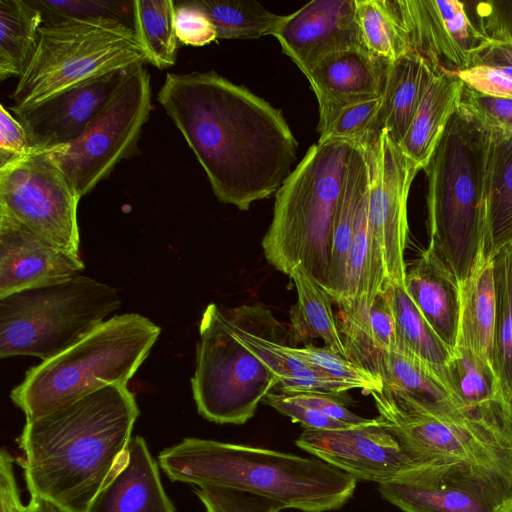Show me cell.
Here are the masks:
<instances>
[{
    "label": "cell",
    "mask_w": 512,
    "mask_h": 512,
    "mask_svg": "<svg viewBox=\"0 0 512 512\" xmlns=\"http://www.w3.org/2000/svg\"><path fill=\"white\" fill-rule=\"evenodd\" d=\"M157 101L219 201L247 211L289 177L297 141L280 109L214 71L167 73Z\"/></svg>",
    "instance_id": "cell-1"
},
{
    "label": "cell",
    "mask_w": 512,
    "mask_h": 512,
    "mask_svg": "<svg viewBox=\"0 0 512 512\" xmlns=\"http://www.w3.org/2000/svg\"><path fill=\"white\" fill-rule=\"evenodd\" d=\"M139 416L126 384L100 388L44 416L26 420L18 438L29 493L70 512H88L126 462Z\"/></svg>",
    "instance_id": "cell-2"
},
{
    "label": "cell",
    "mask_w": 512,
    "mask_h": 512,
    "mask_svg": "<svg viewBox=\"0 0 512 512\" xmlns=\"http://www.w3.org/2000/svg\"><path fill=\"white\" fill-rule=\"evenodd\" d=\"M158 461L172 481L248 493L303 512L337 510L357 486L314 456L211 439L185 438L162 450Z\"/></svg>",
    "instance_id": "cell-3"
},
{
    "label": "cell",
    "mask_w": 512,
    "mask_h": 512,
    "mask_svg": "<svg viewBox=\"0 0 512 512\" xmlns=\"http://www.w3.org/2000/svg\"><path fill=\"white\" fill-rule=\"evenodd\" d=\"M492 130L463 104L450 118L427 165V227L433 246L459 282L484 246L485 174Z\"/></svg>",
    "instance_id": "cell-4"
},
{
    "label": "cell",
    "mask_w": 512,
    "mask_h": 512,
    "mask_svg": "<svg viewBox=\"0 0 512 512\" xmlns=\"http://www.w3.org/2000/svg\"><path fill=\"white\" fill-rule=\"evenodd\" d=\"M356 140L312 145L275 193L263 237L267 262L286 275L302 266L326 291L334 221Z\"/></svg>",
    "instance_id": "cell-5"
},
{
    "label": "cell",
    "mask_w": 512,
    "mask_h": 512,
    "mask_svg": "<svg viewBox=\"0 0 512 512\" xmlns=\"http://www.w3.org/2000/svg\"><path fill=\"white\" fill-rule=\"evenodd\" d=\"M161 328L147 317L115 315L80 341L30 368L11 399L33 420L102 387L126 384L157 341Z\"/></svg>",
    "instance_id": "cell-6"
},
{
    "label": "cell",
    "mask_w": 512,
    "mask_h": 512,
    "mask_svg": "<svg viewBox=\"0 0 512 512\" xmlns=\"http://www.w3.org/2000/svg\"><path fill=\"white\" fill-rule=\"evenodd\" d=\"M146 63L133 27L123 22L69 19L43 23L8 110L30 108L87 79Z\"/></svg>",
    "instance_id": "cell-7"
},
{
    "label": "cell",
    "mask_w": 512,
    "mask_h": 512,
    "mask_svg": "<svg viewBox=\"0 0 512 512\" xmlns=\"http://www.w3.org/2000/svg\"><path fill=\"white\" fill-rule=\"evenodd\" d=\"M120 306L115 288L81 274L0 298V357L50 359Z\"/></svg>",
    "instance_id": "cell-8"
},
{
    "label": "cell",
    "mask_w": 512,
    "mask_h": 512,
    "mask_svg": "<svg viewBox=\"0 0 512 512\" xmlns=\"http://www.w3.org/2000/svg\"><path fill=\"white\" fill-rule=\"evenodd\" d=\"M278 384L275 373L234 335L226 312L209 304L191 379L198 413L218 424H245Z\"/></svg>",
    "instance_id": "cell-9"
},
{
    "label": "cell",
    "mask_w": 512,
    "mask_h": 512,
    "mask_svg": "<svg viewBox=\"0 0 512 512\" xmlns=\"http://www.w3.org/2000/svg\"><path fill=\"white\" fill-rule=\"evenodd\" d=\"M359 140L369 168L370 298L373 300L389 285H404L408 195L422 168L383 128L375 127Z\"/></svg>",
    "instance_id": "cell-10"
},
{
    "label": "cell",
    "mask_w": 512,
    "mask_h": 512,
    "mask_svg": "<svg viewBox=\"0 0 512 512\" xmlns=\"http://www.w3.org/2000/svg\"><path fill=\"white\" fill-rule=\"evenodd\" d=\"M150 75L129 67L107 102L74 141L48 150L81 198L134 153L151 111Z\"/></svg>",
    "instance_id": "cell-11"
},
{
    "label": "cell",
    "mask_w": 512,
    "mask_h": 512,
    "mask_svg": "<svg viewBox=\"0 0 512 512\" xmlns=\"http://www.w3.org/2000/svg\"><path fill=\"white\" fill-rule=\"evenodd\" d=\"M370 395L378 416L418 458L471 463L512 483V422L430 415L404 405L384 387Z\"/></svg>",
    "instance_id": "cell-12"
},
{
    "label": "cell",
    "mask_w": 512,
    "mask_h": 512,
    "mask_svg": "<svg viewBox=\"0 0 512 512\" xmlns=\"http://www.w3.org/2000/svg\"><path fill=\"white\" fill-rule=\"evenodd\" d=\"M80 199L48 150L32 148L0 166V213L76 258Z\"/></svg>",
    "instance_id": "cell-13"
},
{
    "label": "cell",
    "mask_w": 512,
    "mask_h": 512,
    "mask_svg": "<svg viewBox=\"0 0 512 512\" xmlns=\"http://www.w3.org/2000/svg\"><path fill=\"white\" fill-rule=\"evenodd\" d=\"M378 491L403 512H512V483L462 461L424 459L409 483Z\"/></svg>",
    "instance_id": "cell-14"
},
{
    "label": "cell",
    "mask_w": 512,
    "mask_h": 512,
    "mask_svg": "<svg viewBox=\"0 0 512 512\" xmlns=\"http://www.w3.org/2000/svg\"><path fill=\"white\" fill-rule=\"evenodd\" d=\"M296 445L354 479L384 484H406L422 458L411 453L378 416L350 429H305Z\"/></svg>",
    "instance_id": "cell-15"
},
{
    "label": "cell",
    "mask_w": 512,
    "mask_h": 512,
    "mask_svg": "<svg viewBox=\"0 0 512 512\" xmlns=\"http://www.w3.org/2000/svg\"><path fill=\"white\" fill-rule=\"evenodd\" d=\"M409 50L435 69L460 71L479 65L491 41L458 0H385Z\"/></svg>",
    "instance_id": "cell-16"
},
{
    "label": "cell",
    "mask_w": 512,
    "mask_h": 512,
    "mask_svg": "<svg viewBox=\"0 0 512 512\" xmlns=\"http://www.w3.org/2000/svg\"><path fill=\"white\" fill-rule=\"evenodd\" d=\"M272 35L301 72L329 54L366 49L357 20L356 0L310 1L285 15Z\"/></svg>",
    "instance_id": "cell-17"
},
{
    "label": "cell",
    "mask_w": 512,
    "mask_h": 512,
    "mask_svg": "<svg viewBox=\"0 0 512 512\" xmlns=\"http://www.w3.org/2000/svg\"><path fill=\"white\" fill-rule=\"evenodd\" d=\"M128 68L80 82L30 108L12 111L30 145L51 150L76 140L125 77Z\"/></svg>",
    "instance_id": "cell-18"
},
{
    "label": "cell",
    "mask_w": 512,
    "mask_h": 512,
    "mask_svg": "<svg viewBox=\"0 0 512 512\" xmlns=\"http://www.w3.org/2000/svg\"><path fill=\"white\" fill-rule=\"evenodd\" d=\"M83 270L81 258L0 213V298L66 280Z\"/></svg>",
    "instance_id": "cell-19"
},
{
    "label": "cell",
    "mask_w": 512,
    "mask_h": 512,
    "mask_svg": "<svg viewBox=\"0 0 512 512\" xmlns=\"http://www.w3.org/2000/svg\"><path fill=\"white\" fill-rule=\"evenodd\" d=\"M88 512H175L142 437L131 438L125 464L97 494Z\"/></svg>",
    "instance_id": "cell-20"
},
{
    "label": "cell",
    "mask_w": 512,
    "mask_h": 512,
    "mask_svg": "<svg viewBox=\"0 0 512 512\" xmlns=\"http://www.w3.org/2000/svg\"><path fill=\"white\" fill-rule=\"evenodd\" d=\"M404 286L433 330L454 349L460 317L459 281L433 246L428 245L406 271Z\"/></svg>",
    "instance_id": "cell-21"
},
{
    "label": "cell",
    "mask_w": 512,
    "mask_h": 512,
    "mask_svg": "<svg viewBox=\"0 0 512 512\" xmlns=\"http://www.w3.org/2000/svg\"><path fill=\"white\" fill-rule=\"evenodd\" d=\"M378 377L385 389L412 409L439 417H467L436 372L400 343L396 350L383 352Z\"/></svg>",
    "instance_id": "cell-22"
},
{
    "label": "cell",
    "mask_w": 512,
    "mask_h": 512,
    "mask_svg": "<svg viewBox=\"0 0 512 512\" xmlns=\"http://www.w3.org/2000/svg\"><path fill=\"white\" fill-rule=\"evenodd\" d=\"M446 381L468 418L498 425L512 422L493 364L472 349L455 346L446 366Z\"/></svg>",
    "instance_id": "cell-23"
},
{
    "label": "cell",
    "mask_w": 512,
    "mask_h": 512,
    "mask_svg": "<svg viewBox=\"0 0 512 512\" xmlns=\"http://www.w3.org/2000/svg\"><path fill=\"white\" fill-rule=\"evenodd\" d=\"M391 62L366 49L338 51L303 71L316 95L336 100L377 97L383 94Z\"/></svg>",
    "instance_id": "cell-24"
},
{
    "label": "cell",
    "mask_w": 512,
    "mask_h": 512,
    "mask_svg": "<svg viewBox=\"0 0 512 512\" xmlns=\"http://www.w3.org/2000/svg\"><path fill=\"white\" fill-rule=\"evenodd\" d=\"M234 335L278 377L277 391L284 394L323 393L338 395L353 388L314 370L290 354L283 342L249 327L239 307L226 312ZM275 388V389H276Z\"/></svg>",
    "instance_id": "cell-25"
},
{
    "label": "cell",
    "mask_w": 512,
    "mask_h": 512,
    "mask_svg": "<svg viewBox=\"0 0 512 512\" xmlns=\"http://www.w3.org/2000/svg\"><path fill=\"white\" fill-rule=\"evenodd\" d=\"M464 83L453 71L440 68L426 89L401 150L422 170L427 165L450 118L459 108Z\"/></svg>",
    "instance_id": "cell-26"
},
{
    "label": "cell",
    "mask_w": 512,
    "mask_h": 512,
    "mask_svg": "<svg viewBox=\"0 0 512 512\" xmlns=\"http://www.w3.org/2000/svg\"><path fill=\"white\" fill-rule=\"evenodd\" d=\"M435 70L413 50L389 64L377 127L385 129L396 144L407 133Z\"/></svg>",
    "instance_id": "cell-27"
},
{
    "label": "cell",
    "mask_w": 512,
    "mask_h": 512,
    "mask_svg": "<svg viewBox=\"0 0 512 512\" xmlns=\"http://www.w3.org/2000/svg\"><path fill=\"white\" fill-rule=\"evenodd\" d=\"M494 257L481 251L470 275L459 282L458 346L472 349L493 364L496 293Z\"/></svg>",
    "instance_id": "cell-28"
},
{
    "label": "cell",
    "mask_w": 512,
    "mask_h": 512,
    "mask_svg": "<svg viewBox=\"0 0 512 512\" xmlns=\"http://www.w3.org/2000/svg\"><path fill=\"white\" fill-rule=\"evenodd\" d=\"M482 251L495 257L512 244V133L492 131L488 150Z\"/></svg>",
    "instance_id": "cell-29"
},
{
    "label": "cell",
    "mask_w": 512,
    "mask_h": 512,
    "mask_svg": "<svg viewBox=\"0 0 512 512\" xmlns=\"http://www.w3.org/2000/svg\"><path fill=\"white\" fill-rule=\"evenodd\" d=\"M369 185V168L359 139L351 151L332 235L327 293L334 303L346 296L347 262L360 197Z\"/></svg>",
    "instance_id": "cell-30"
},
{
    "label": "cell",
    "mask_w": 512,
    "mask_h": 512,
    "mask_svg": "<svg viewBox=\"0 0 512 512\" xmlns=\"http://www.w3.org/2000/svg\"><path fill=\"white\" fill-rule=\"evenodd\" d=\"M289 277L297 293V301L290 310L291 347L319 338L325 347L346 357L331 296L302 266L295 268Z\"/></svg>",
    "instance_id": "cell-31"
},
{
    "label": "cell",
    "mask_w": 512,
    "mask_h": 512,
    "mask_svg": "<svg viewBox=\"0 0 512 512\" xmlns=\"http://www.w3.org/2000/svg\"><path fill=\"white\" fill-rule=\"evenodd\" d=\"M391 302L399 343L432 368L448 387L446 366L453 349L433 330L404 285H392Z\"/></svg>",
    "instance_id": "cell-32"
},
{
    "label": "cell",
    "mask_w": 512,
    "mask_h": 512,
    "mask_svg": "<svg viewBox=\"0 0 512 512\" xmlns=\"http://www.w3.org/2000/svg\"><path fill=\"white\" fill-rule=\"evenodd\" d=\"M42 24V14L30 0H0L1 81L21 75Z\"/></svg>",
    "instance_id": "cell-33"
},
{
    "label": "cell",
    "mask_w": 512,
    "mask_h": 512,
    "mask_svg": "<svg viewBox=\"0 0 512 512\" xmlns=\"http://www.w3.org/2000/svg\"><path fill=\"white\" fill-rule=\"evenodd\" d=\"M172 0H133V30L147 63L158 69L173 66L177 60L178 39Z\"/></svg>",
    "instance_id": "cell-34"
},
{
    "label": "cell",
    "mask_w": 512,
    "mask_h": 512,
    "mask_svg": "<svg viewBox=\"0 0 512 512\" xmlns=\"http://www.w3.org/2000/svg\"><path fill=\"white\" fill-rule=\"evenodd\" d=\"M496 320L493 366L512 413V244L494 257Z\"/></svg>",
    "instance_id": "cell-35"
},
{
    "label": "cell",
    "mask_w": 512,
    "mask_h": 512,
    "mask_svg": "<svg viewBox=\"0 0 512 512\" xmlns=\"http://www.w3.org/2000/svg\"><path fill=\"white\" fill-rule=\"evenodd\" d=\"M213 23L219 39H257L272 35L285 16L265 9L256 1L194 0Z\"/></svg>",
    "instance_id": "cell-36"
},
{
    "label": "cell",
    "mask_w": 512,
    "mask_h": 512,
    "mask_svg": "<svg viewBox=\"0 0 512 512\" xmlns=\"http://www.w3.org/2000/svg\"><path fill=\"white\" fill-rule=\"evenodd\" d=\"M316 98L319 104V142L357 140L377 127L382 95L352 100Z\"/></svg>",
    "instance_id": "cell-37"
},
{
    "label": "cell",
    "mask_w": 512,
    "mask_h": 512,
    "mask_svg": "<svg viewBox=\"0 0 512 512\" xmlns=\"http://www.w3.org/2000/svg\"><path fill=\"white\" fill-rule=\"evenodd\" d=\"M357 20L366 49L393 62L410 51L385 0H356Z\"/></svg>",
    "instance_id": "cell-38"
},
{
    "label": "cell",
    "mask_w": 512,
    "mask_h": 512,
    "mask_svg": "<svg viewBox=\"0 0 512 512\" xmlns=\"http://www.w3.org/2000/svg\"><path fill=\"white\" fill-rule=\"evenodd\" d=\"M285 348L314 370L353 389L370 394L383 388V383L378 377L327 347L305 344L303 347L285 345Z\"/></svg>",
    "instance_id": "cell-39"
},
{
    "label": "cell",
    "mask_w": 512,
    "mask_h": 512,
    "mask_svg": "<svg viewBox=\"0 0 512 512\" xmlns=\"http://www.w3.org/2000/svg\"><path fill=\"white\" fill-rule=\"evenodd\" d=\"M369 185L363 191L347 262L346 296L344 299L370 298L371 239L368 221ZM343 299V300H344Z\"/></svg>",
    "instance_id": "cell-40"
},
{
    "label": "cell",
    "mask_w": 512,
    "mask_h": 512,
    "mask_svg": "<svg viewBox=\"0 0 512 512\" xmlns=\"http://www.w3.org/2000/svg\"><path fill=\"white\" fill-rule=\"evenodd\" d=\"M43 23L69 19H113L133 27V1L30 0Z\"/></svg>",
    "instance_id": "cell-41"
},
{
    "label": "cell",
    "mask_w": 512,
    "mask_h": 512,
    "mask_svg": "<svg viewBox=\"0 0 512 512\" xmlns=\"http://www.w3.org/2000/svg\"><path fill=\"white\" fill-rule=\"evenodd\" d=\"M194 493L204 512H282L285 509L272 500L228 489L197 486Z\"/></svg>",
    "instance_id": "cell-42"
},
{
    "label": "cell",
    "mask_w": 512,
    "mask_h": 512,
    "mask_svg": "<svg viewBox=\"0 0 512 512\" xmlns=\"http://www.w3.org/2000/svg\"><path fill=\"white\" fill-rule=\"evenodd\" d=\"M16 459L5 449L0 453V512H70L39 495L29 493L27 504L20 498L14 472Z\"/></svg>",
    "instance_id": "cell-43"
},
{
    "label": "cell",
    "mask_w": 512,
    "mask_h": 512,
    "mask_svg": "<svg viewBox=\"0 0 512 512\" xmlns=\"http://www.w3.org/2000/svg\"><path fill=\"white\" fill-rule=\"evenodd\" d=\"M461 104L488 129L512 133V98L487 96L464 84Z\"/></svg>",
    "instance_id": "cell-44"
},
{
    "label": "cell",
    "mask_w": 512,
    "mask_h": 512,
    "mask_svg": "<svg viewBox=\"0 0 512 512\" xmlns=\"http://www.w3.org/2000/svg\"><path fill=\"white\" fill-rule=\"evenodd\" d=\"M174 25L178 41L185 45L204 46L218 39L213 23L194 0L175 3Z\"/></svg>",
    "instance_id": "cell-45"
},
{
    "label": "cell",
    "mask_w": 512,
    "mask_h": 512,
    "mask_svg": "<svg viewBox=\"0 0 512 512\" xmlns=\"http://www.w3.org/2000/svg\"><path fill=\"white\" fill-rule=\"evenodd\" d=\"M263 403L289 417L292 422L311 430H343L358 427L326 416L320 411L292 400L289 395L272 391ZM361 426V425H360Z\"/></svg>",
    "instance_id": "cell-46"
},
{
    "label": "cell",
    "mask_w": 512,
    "mask_h": 512,
    "mask_svg": "<svg viewBox=\"0 0 512 512\" xmlns=\"http://www.w3.org/2000/svg\"><path fill=\"white\" fill-rule=\"evenodd\" d=\"M391 287L387 286L371 303L367 313L368 328L375 346L383 353L399 347L396 322L391 302Z\"/></svg>",
    "instance_id": "cell-47"
},
{
    "label": "cell",
    "mask_w": 512,
    "mask_h": 512,
    "mask_svg": "<svg viewBox=\"0 0 512 512\" xmlns=\"http://www.w3.org/2000/svg\"><path fill=\"white\" fill-rule=\"evenodd\" d=\"M475 24L492 43L512 44V0L477 1Z\"/></svg>",
    "instance_id": "cell-48"
},
{
    "label": "cell",
    "mask_w": 512,
    "mask_h": 512,
    "mask_svg": "<svg viewBox=\"0 0 512 512\" xmlns=\"http://www.w3.org/2000/svg\"><path fill=\"white\" fill-rule=\"evenodd\" d=\"M462 82L478 93L501 98H512V77L501 69L480 64L456 71Z\"/></svg>",
    "instance_id": "cell-49"
},
{
    "label": "cell",
    "mask_w": 512,
    "mask_h": 512,
    "mask_svg": "<svg viewBox=\"0 0 512 512\" xmlns=\"http://www.w3.org/2000/svg\"><path fill=\"white\" fill-rule=\"evenodd\" d=\"M32 149L22 124L0 105V166Z\"/></svg>",
    "instance_id": "cell-50"
},
{
    "label": "cell",
    "mask_w": 512,
    "mask_h": 512,
    "mask_svg": "<svg viewBox=\"0 0 512 512\" xmlns=\"http://www.w3.org/2000/svg\"><path fill=\"white\" fill-rule=\"evenodd\" d=\"M289 397L305 406L311 407L338 421L360 426L372 421V418L361 417L344 406L334 395L323 393L287 394Z\"/></svg>",
    "instance_id": "cell-51"
},
{
    "label": "cell",
    "mask_w": 512,
    "mask_h": 512,
    "mask_svg": "<svg viewBox=\"0 0 512 512\" xmlns=\"http://www.w3.org/2000/svg\"><path fill=\"white\" fill-rule=\"evenodd\" d=\"M480 64L494 67L499 65L512 66V44L491 42L481 53L479 58Z\"/></svg>",
    "instance_id": "cell-52"
}]
</instances>
